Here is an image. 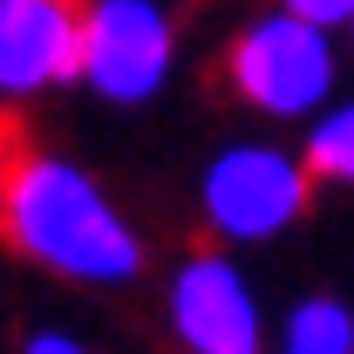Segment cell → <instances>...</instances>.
I'll return each instance as SVG.
<instances>
[{"instance_id":"277c9868","label":"cell","mask_w":354,"mask_h":354,"mask_svg":"<svg viewBox=\"0 0 354 354\" xmlns=\"http://www.w3.org/2000/svg\"><path fill=\"white\" fill-rule=\"evenodd\" d=\"M82 75L109 102H143L171 75V21L157 0H95L82 28Z\"/></svg>"},{"instance_id":"6da1fadb","label":"cell","mask_w":354,"mask_h":354,"mask_svg":"<svg viewBox=\"0 0 354 354\" xmlns=\"http://www.w3.org/2000/svg\"><path fill=\"white\" fill-rule=\"evenodd\" d=\"M0 245L95 286H116L143 266V245L123 225V212L75 164H55L35 150H21L0 171Z\"/></svg>"},{"instance_id":"52a82bcc","label":"cell","mask_w":354,"mask_h":354,"mask_svg":"<svg viewBox=\"0 0 354 354\" xmlns=\"http://www.w3.org/2000/svg\"><path fill=\"white\" fill-rule=\"evenodd\" d=\"M313 184H354V102L327 109L320 123L307 130V150H300Z\"/></svg>"},{"instance_id":"5b68a950","label":"cell","mask_w":354,"mask_h":354,"mask_svg":"<svg viewBox=\"0 0 354 354\" xmlns=\"http://www.w3.org/2000/svg\"><path fill=\"white\" fill-rule=\"evenodd\" d=\"M171 327L191 354H259V307L225 252H191L171 286Z\"/></svg>"},{"instance_id":"ba28073f","label":"cell","mask_w":354,"mask_h":354,"mask_svg":"<svg viewBox=\"0 0 354 354\" xmlns=\"http://www.w3.org/2000/svg\"><path fill=\"white\" fill-rule=\"evenodd\" d=\"M286 348L300 354H354V313L341 300H300L286 320Z\"/></svg>"},{"instance_id":"8992f818","label":"cell","mask_w":354,"mask_h":354,"mask_svg":"<svg viewBox=\"0 0 354 354\" xmlns=\"http://www.w3.org/2000/svg\"><path fill=\"white\" fill-rule=\"evenodd\" d=\"M95 0H0V88L28 95L82 75V28Z\"/></svg>"},{"instance_id":"9c48e42d","label":"cell","mask_w":354,"mask_h":354,"mask_svg":"<svg viewBox=\"0 0 354 354\" xmlns=\"http://www.w3.org/2000/svg\"><path fill=\"white\" fill-rule=\"evenodd\" d=\"M279 14H300L313 28H341V21H354V0H279Z\"/></svg>"},{"instance_id":"8fae6325","label":"cell","mask_w":354,"mask_h":354,"mask_svg":"<svg viewBox=\"0 0 354 354\" xmlns=\"http://www.w3.org/2000/svg\"><path fill=\"white\" fill-rule=\"evenodd\" d=\"M286 354H300V348H286Z\"/></svg>"},{"instance_id":"3957f363","label":"cell","mask_w":354,"mask_h":354,"mask_svg":"<svg viewBox=\"0 0 354 354\" xmlns=\"http://www.w3.org/2000/svg\"><path fill=\"white\" fill-rule=\"evenodd\" d=\"M313 177L300 157L266 150V143H239L205 171V218L225 239H272L307 212Z\"/></svg>"},{"instance_id":"7a4b0ae2","label":"cell","mask_w":354,"mask_h":354,"mask_svg":"<svg viewBox=\"0 0 354 354\" xmlns=\"http://www.w3.org/2000/svg\"><path fill=\"white\" fill-rule=\"evenodd\" d=\"M225 88L266 116H313L334 95V41L300 14H266L225 48Z\"/></svg>"},{"instance_id":"30bf717a","label":"cell","mask_w":354,"mask_h":354,"mask_svg":"<svg viewBox=\"0 0 354 354\" xmlns=\"http://www.w3.org/2000/svg\"><path fill=\"white\" fill-rule=\"evenodd\" d=\"M28 354H82V348H75L68 334H35V341H28Z\"/></svg>"},{"instance_id":"7c38bea8","label":"cell","mask_w":354,"mask_h":354,"mask_svg":"<svg viewBox=\"0 0 354 354\" xmlns=\"http://www.w3.org/2000/svg\"><path fill=\"white\" fill-rule=\"evenodd\" d=\"M348 28H354V21H348Z\"/></svg>"}]
</instances>
